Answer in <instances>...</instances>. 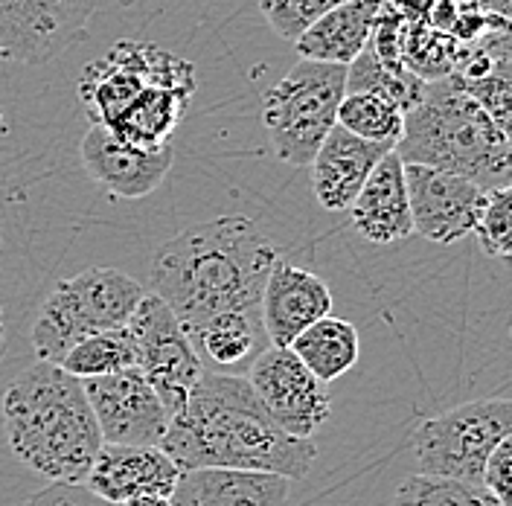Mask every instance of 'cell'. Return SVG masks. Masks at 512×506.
Wrapping results in <instances>:
<instances>
[{
	"label": "cell",
	"instance_id": "obj_1",
	"mask_svg": "<svg viewBox=\"0 0 512 506\" xmlns=\"http://www.w3.org/2000/svg\"><path fill=\"white\" fill-rule=\"evenodd\" d=\"M280 259L248 216L198 222L152 256V288L187 335L222 315H259L262 288Z\"/></svg>",
	"mask_w": 512,
	"mask_h": 506
},
{
	"label": "cell",
	"instance_id": "obj_2",
	"mask_svg": "<svg viewBox=\"0 0 512 506\" xmlns=\"http://www.w3.org/2000/svg\"><path fill=\"white\" fill-rule=\"evenodd\" d=\"M158 448L181 472L236 469L286 480H303L318 457L312 440H294L271 422L245 376L213 370L201 373Z\"/></svg>",
	"mask_w": 512,
	"mask_h": 506
},
{
	"label": "cell",
	"instance_id": "obj_3",
	"mask_svg": "<svg viewBox=\"0 0 512 506\" xmlns=\"http://www.w3.org/2000/svg\"><path fill=\"white\" fill-rule=\"evenodd\" d=\"M12 454L50 483H85L102 434L82 381L59 364L35 361L0 402Z\"/></svg>",
	"mask_w": 512,
	"mask_h": 506
},
{
	"label": "cell",
	"instance_id": "obj_4",
	"mask_svg": "<svg viewBox=\"0 0 512 506\" xmlns=\"http://www.w3.org/2000/svg\"><path fill=\"white\" fill-rule=\"evenodd\" d=\"M393 152L402 163L460 175L483 192L512 187L510 143L454 73L425 82L422 99L405 114Z\"/></svg>",
	"mask_w": 512,
	"mask_h": 506
},
{
	"label": "cell",
	"instance_id": "obj_5",
	"mask_svg": "<svg viewBox=\"0 0 512 506\" xmlns=\"http://www.w3.org/2000/svg\"><path fill=\"white\" fill-rule=\"evenodd\" d=\"M146 297L143 285L117 268H88L53 288L32 326V349L38 361L62 364L79 341L126 329Z\"/></svg>",
	"mask_w": 512,
	"mask_h": 506
},
{
	"label": "cell",
	"instance_id": "obj_6",
	"mask_svg": "<svg viewBox=\"0 0 512 506\" xmlns=\"http://www.w3.org/2000/svg\"><path fill=\"white\" fill-rule=\"evenodd\" d=\"M347 94V67L300 59L262 99V123L274 155L291 166L312 160L338 126V108Z\"/></svg>",
	"mask_w": 512,
	"mask_h": 506
},
{
	"label": "cell",
	"instance_id": "obj_7",
	"mask_svg": "<svg viewBox=\"0 0 512 506\" xmlns=\"http://www.w3.org/2000/svg\"><path fill=\"white\" fill-rule=\"evenodd\" d=\"M512 437V399H478L419 422L414 454L419 475L480 483L492 451Z\"/></svg>",
	"mask_w": 512,
	"mask_h": 506
},
{
	"label": "cell",
	"instance_id": "obj_8",
	"mask_svg": "<svg viewBox=\"0 0 512 506\" xmlns=\"http://www.w3.org/2000/svg\"><path fill=\"white\" fill-rule=\"evenodd\" d=\"M155 85H198L195 64L149 41H117L105 56L85 64L79 99L94 126L111 128Z\"/></svg>",
	"mask_w": 512,
	"mask_h": 506
},
{
	"label": "cell",
	"instance_id": "obj_9",
	"mask_svg": "<svg viewBox=\"0 0 512 506\" xmlns=\"http://www.w3.org/2000/svg\"><path fill=\"white\" fill-rule=\"evenodd\" d=\"M128 332L140 376L152 384L169 419L178 416L204 373L201 355L192 347L187 329L160 297L146 294L128 323Z\"/></svg>",
	"mask_w": 512,
	"mask_h": 506
},
{
	"label": "cell",
	"instance_id": "obj_10",
	"mask_svg": "<svg viewBox=\"0 0 512 506\" xmlns=\"http://www.w3.org/2000/svg\"><path fill=\"white\" fill-rule=\"evenodd\" d=\"M245 379L262 411L294 440H312L332 413L326 384L291 349L265 347L251 361Z\"/></svg>",
	"mask_w": 512,
	"mask_h": 506
},
{
	"label": "cell",
	"instance_id": "obj_11",
	"mask_svg": "<svg viewBox=\"0 0 512 506\" xmlns=\"http://www.w3.org/2000/svg\"><path fill=\"white\" fill-rule=\"evenodd\" d=\"M99 0H0V59L44 64L88 35Z\"/></svg>",
	"mask_w": 512,
	"mask_h": 506
},
{
	"label": "cell",
	"instance_id": "obj_12",
	"mask_svg": "<svg viewBox=\"0 0 512 506\" xmlns=\"http://www.w3.org/2000/svg\"><path fill=\"white\" fill-rule=\"evenodd\" d=\"M405 187L414 233L434 245H454L475 233L486 192L472 181L431 166L405 163Z\"/></svg>",
	"mask_w": 512,
	"mask_h": 506
},
{
	"label": "cell",
	"instance_id": "obj_13",
	"mask_svg": "<svg viewBox=\"0 0 512 506\" xmlns=\"http://www.w3.org/2000/svg\"><path fill=\"white\" fill-rule=\"evenodd\" d=\"M82 387L94 411L102 443L158 448L169 428V411L137 367L117 376L82 381Z\"/></svg>",
	"mask_w": 512,
	"mask_h": 506
},
{
	"label": "cell",
	"instance_id": "obj_14",
	"mask_svg": "<svg viewBox=\"0 0 512 506\" xmlns=\"http://www.w3.org/2000/svg\"><path fill=\"white\" fill-rule=\"evenodd\" d=\"M332 312V291L318 274L277 259L265 288H262V329L268 338V347L288 349L297 335H303L309 326L329 317Z\"/></svg>",
	"mask_w": 512,
	"mask_h": 506
},
{
	"label": "cell",
	"instance_id": "obj_15",
	"mask_svg": "<svg viewBox=\"0 0 512 506\" xmlns=\"http://www.w3.org/2000/svg\"><path fill=\"white\" fill-rule=\"evenodd\" d=\"M79 158L85 172L114 198L137 201L158 190L172 166V146L137 149L117 140L108 128L91 126L79 143Z\"/></svg>",
	"mask_w": 512,
	"mask_h": 506
},
{
	"label": "cell",
	"instance_id": "obj_16",
	"mask_svg": "<svg viewBox=\"0 0 512 506\" xmlns=\"http://www.w3.org/2000/svg\"><path fill=\"white\" fill-rule=\"evenodd\" d=\"M181 469L155 445L102 443L85 489L108 504L123 506L134 498H172Z\"/></svg>",
	"mask_w": 512,
	"mask_h": 506
},
{
	"label": "cell",
	"instance_id": "obj_17",
	"mask_svg": "<svg viewBox=\"0 0 512 506\" xmlns=\"http://www.w3.org/2000/svg\"><path fill=\"white\" fill-rule=\"evenodd\" d=\"M350 213L352 230L373 245H396L414 233L411 204L405 187V163L387 152L355 195Z\"/></svg>",
	"mask_w": 512,
	"mask_h": 506
},
{
	"label": "cell",
	"instance_id": "obj_18",
	"mask_svg": "<svg viewBox=\"0 0 512 506\" xmlns=\"http://www.w3.org/2000/svg\"><path fill=\"white\" fill-rule=\"evenodd\" d=\"M387 152L393 149L382 143H367L341 126L332 128L312 160V192L320 207L329 213L350 210L355 195Z\"/></svg>",
	"mask_w": 512,
	"mask_h": 506
},
{
	"label": "cell",
	"instance_id": "obj_19",
	"mask_svg": "<svg viewBox=\"0 0 512 506\" xmlns=\"http://www.w3.org/2000/svg\"><path fill=\"white\" fill-rule=\"evenodd\" d=\"M291 480L236 469L181 472L172 506H286Z\"/></svg>",
	"mask_w": 512,
	"mask_h": 506
},
{
	"label": "cell",
	"instance_id": "obj_20",
	"mask_svg": "<svg viewBox=\"0 0 512 506\" xmlns=\"http://www.w3.org/2000/svg\"><path fill=\"white\" fill-rule=\"evenodd\" d=\"M384 0H350L318 18L294 44L300 59L350 67L367 47Z\"/></svg>",
	"mask_w": 512,
	"mask_h": 506
},
{
	"label": "cell",
	"instance_id": "obj_21",
	"mask_svg": "<svg viewBox=\"0 0 512 506\" xmlns=\"http://www.w3.org/2000/svg\"><path fill=\"white\" fill-rule=\"evenodd\" d=\"M291 352L309 367V373L323 384L341 379L358 364L361 341L358 329L344 317H323L315 326H309L303 335L294 338Z\"/></svg>",
	"mask_w": 512,
	"mask_h": 506
},
{
	"label": "cell",
	"instance_id": "obj_22",
	"mask_svg": "<svg viewBox=\"0 0 512 506\" xmlns=\"http://www.w3.org/2000/svg\"><path fill=\"white\" fill-rule=\"evenodd\" d=\"M451 38L489 62L512 59V0H457Z\"/></svg>",
	"mask_w": 512,
	"mask_h": 506
},
{
	"label": "cell",
	"instance_id": "obj_23",
	"mask_svg": "<svg viewBox=\"0 0 512 506\" xmlns=\"http://www.w3.org/2000/svg\"><path fill=\"white\" fill-rule=\"evenodd\" d=\"M190 341L192 347L198 349V355H204L207 361H213L222 370L242 367V364L254 361L256 355L268 347L262 317L239 315V312L213 317L198 332H192Z\"/></svg>",
	"mask_w": 512,
	"mask_h": 506
},
{
	"label": "cell",
	"instance_id": "obj_24",
	"mask_svg": "<svg viewBox=\"0 0 512 506\" xmlns=\"http://www.w3.org/2000/svg\"><path fill=\"white\" fill-rule=\"evenodd\" d=\"M59 367L79 381L105 379V376L134 370L137 355H134V341H131L128 326L126 329H114V332H99V335L79 341L64 355Z\"/></svg>",
	"mask_w": 512,
	"mask_h": 506
},
{
	"label": "cell",
	"instance_id": "obj_25",
	"mask_svg": "<svg viewBox=\"0 0 512 506\" xmlns=\"http://www.w3.org/2000/svg\"><path fill=\"white\" fill-rule=\"evenodd\" d=\"M422 91H425V82L414 76L408 67L402 70L384 67L370 41L361 50V56L347 67V94L384 96L393 105H399L405 114L422 99Z\"/></svg>",
	"mask_w": 512,
	"mask_h": 506
},
{
	"label": "cell",
	"instance_id": "obj_26",
	"mask_svg": "<svg viewBox=\"0 0 512 506\" xmlns=\"http://www.w3.org/2000/svg\"><path fill=\"white\" fill-rule=\"evenodd\" d=\"M338 126L367 143H382L396 149L405 126V111L384 96L344 94L338 108Z\"/></svg>",
	"mask_w": 512,
	"mask_h": 506
},
{
	"label": "cell",
	"instance_id": "obj_27",
	"mask_svg": "<svg viewBox=\"0 0 512 506\" xmlns=\"http://www.w3.org/2000/svg\"><path fill=\"white\" fill-rule=\"evenodd\" d=\"M393 506H501L483 483H466L454 477L408 475L396 495Z\"/></svg>",
	"mask_w": 512,
	"mask_h": 506
},
{
	"label": "cell",
	"instance_id": "obj_28",
	"mask_svg": "<svg viewBox=\"0 0 512 506\" xmlns=\"http://www.w3.org/2000/svg\"><path fill=\"white\" fill-rule=\"evenodd\" d=\"M460 85L486 111L512 149V59L495 62L480 79H460Z\"/></svg>",
	"mask_w": 512,
	"mask_h": 506
},
{
	"label": "cell",
	"instance_id": "obj_29",
	"mask_svg": "<svg viewBox=\"0 0 512 506\" xmlns=\"http://www.w3.org/2000/svg\"><path fill=\"white\" fill-rule=\"evenodd\" d=\"M475 236L486 256L512 265V187L486 192Z\"/></svg>",
	"mask_w": 512,
	"mask_h": 506
},
{
	"label": "cell",
	"instance_id": "obj_30",
	"mask_svg": "<svg viewBox=\"0 0 512 506\" xmlns=\"http://www.w3.org/2000/svg\"><path fill=\"white\" fill-rule=\"evenodd\" d=\"M350 0H259V12L286 41H297L318 18Z\"/></svg>",
	"mask_w": 512,
	"mask_h": 506
},
{
	"label": "cell",
	"instance_id": "obj_31",
	"mask_svg": "<svg viewBox=\"0 0 512 506\" xmlns=\"http://www.w3.org/2000/svg\"><path fill=\"white\" fill-rule=\"evenodd\" d=\"M486 492L501 506H512V437L492 451V457L486 460L483 480Z\"/></svg>",
	"mask_w": 512,
	"mask_h": 506
},
{
	"label": "cell",
	"instance_id": "obj_32",
	"mask_svg": "<svg viewBox=\"0 0 512 506\" xmlns=\"http://www.w3.org/2000/svg\"><path fill=\"white\" fill-rule=\"evenodd\" d=\"M24 506H117L96 498L82 483H50L47 489L35 492Z\"/></svg>",
	"mask_w": 512,
	"mask_h": 506
},
{
	"label": "cell",
	"instance_id": "obj_33",
	"mask_svg": "<svg viewBox=\"0 0 512 506\" xmlns=\"http://www.w3.org/2000/svg\"><path fill=\"white\" fill-rule=\"evenodd\" d=\"M123 506H172V501L169 498H134Z\"/></svg>",
	"mask_w": 512,
	"mask_h": 506
},
{
	"label": "cell",
	"instance_id": "obj_34",
	"mask_svg": "<svg viewBox=\"0 0 512 506\" xmlns=\"http://www.w3.org/2000/svg\"><path fill=\"white\" fill-rule=\"evenodd\" d=\"M0 349H3V312H0Z\"/></svg>",
	"mask_w": 512,
	"mask_h": 506
},
{
	"label": "cell",
	"instance_id": "obj_35",
	"mask_svg": "<svg viewBox=\"0 0 512 506\" xmlns=\"http://www.w3.org/2000/svg\"><path fill=\"white\" fill-rule=\"evenodd\" d=\"M0 123H3V114H0Z\"/></svg>",
	"mask_w": 512,
	"mask_h": 506
}]
</instances>
